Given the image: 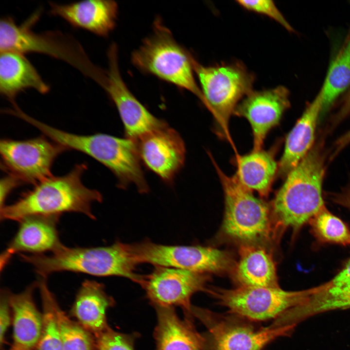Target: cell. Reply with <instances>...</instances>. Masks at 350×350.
<instances>
[{
	"label": "cell",
	"instance_id": "6da1fadb",
	"mask_svg": "<svg viewBox=\"0 0 350 350\" xmlns=\"http://www.w3.org/2000/svg\"><path fill=\"white\" fill-rule=\"evenodd\" d=\"M87 167L85 163L78 164L64 175H52L37 183L16 202L0 209L1 220L19 222L28 215L66 212L81 213L95 219L92 204L102 202L103 197L99 192L84 184L82 176Z\"/></svg>",
	"mask_w": 350,
	"mask_h": 350
},
{
	"label": "cell",
	"instance_id": "7a4b0ae2",
	"mask_svg": "<svg viewBox=\"0 0 350 350\" xmlns=\"http://www.w3.org/2000/svg\"><path fill=\"white\" fill-rule=\"evenodd\" d=\"M22 261L31 264L38 276L70 271L98 277L119 276L143 286L145 276L135 273L139 264L130 244L120 242L105 246L69 247L62 245L50 255L19 254Z\"/></svg>",
	"mask_w": 350,
	"mask_h": 350
},
{
	"label": "cell",
	"instance_id": "3957f363",
	"mask_svg": "<svg viewBox=\"0 0 350 350\" xmlns=\"http://www.w3.org/2000/svg\"><path fill=\"white\" fill-rule=\"evenodd\" d=\"M324 174L323 156L318 148H313L288 174L272 202L274 234L287 228L298 230L325 207Z\"/></svg>",
	"mask_w": 350,
	"mask_h": 350
},
{
	"label": "cell",
	"instance_id": "277c9868",
	"mask_svg": "<svg viewBox=\"0 0 350 350\" xmlns=\"http://www.w3.org/2000/svg\"><path fill=\"white\" fill-rule=\"evenodd\" d=\"M35 127L43 135L68 150L83 153L105 165L116 176L120 187L124 188L133 184L140 192H148V186L134 140L103 133L86 135L73 134L41 121L37 122Z\"/></svg>",
	"mask_w": 350,
	"mask_h": 350
},
{
	"label": "cell",
	"instance_id": "5b68a950",
	"mask_svg": "<svg viewBox=\"0 0 350 350\" xmlns=\"http://www.w3.org/2000/svg\"><path fill=\"white\" fill-rule=\"evenodd\" d=\"M212 160L224 193V233L242 244L269 239L274 231L269 206L243 186L235 175H227Z\"/></svg>",
	"mask_w": 350,
	"mask_h": 350
},
{
	"label": "cell",
	"instance_id": "8992f818",
	"mask_svg": "<svg viewBox=\"0 0 350 350\" xmlns=\"http://www.w3.org/2000/svg\"><path fill=\"white\" fill-rule=\"evenodd\" d=\"M192 56L158 20L152 35L133 52L132 61L141 71L190 91L205 105L204 96L194 79Z\"/></svg>",
	"mask_w": 350,
	"mask_h": 350
},
{
	"label": "cell",
	"instance_id": "52a82bcc",
	"mask_svg": "<svg viewBox=\"0 0 350 350\" xmlns=\"http://www.w3.org/2000/svg\"><path fill=\"white\" fill-rule=\"evenodd\" d=\"M205 105L213 114L217 133L230 140L229 120L240 100L253 89L254 77L241 63L204 66L192 56Z\"/></svg>",
	"mask_w": 350,
	"mask_h": 350
},
{
	"label": "cell",
	"instance_id": "ba28073f",
	"mask_svg": "<svg viewBox=\"0 0 350 350\" xmlns=\"http://www.w3.org/2000/svg\"><path fill=\"white\" fill-rule=\"evenodd\" d=\"M130 248L139 264L149 263L205 274L225 273L235 264L228 253L210 246L168 245L147 240L131 244Z\"/></svg>",
	"mask_w": 350,
	"mask_h": 350
},
{
	"label": "cell",
	"instance_id": "9c48e42d",
	"mask_svg": "<svg viewBox=\"0 0 350 350\" xmlns=\"http://www.w3.org/2000/svg\"><path fill=\"white\" fill-rule=\"evenodd\" d=\"M209 291L231 313L254 320H265L283 315L301 304L308 293V290L285 291L280 286H239Z\"/></svg>",
	"mask_w": 350,
	"mask_h": 350
},
{
	"label": "cell",
	"instance_id": "30bf717a",
	"mask_svg": "<svg viewBox=\"0 0 350 350\" xmlns=\"http://www.w3.org/2000/svg\"><path fill=\"white\" fill-rule=\"evenodd\" d=\"M67 150L43 135L24 140L4 139L0 142L3 169L23 183L34 185L52 175L54 160Z\"/></svg>",
	"mask_w": 350,
	"mask_h": 350
},
{
	"label": "cell",
	"instance_id": "8fae6325",
	"mask_svg": "<svg viewBox=\"0 0 350 350\" xmlns=\"http://www.w3.org/2000/svg\"><path fill=\"white\" fill-rule=\"evenodd\" d=\"M108 67L102 70L97 83L106 91L120 114L126 138L137 141L144 136L167 125L151 114L134 96L120 73L117 47L112 44L108 51Z\"/></svg>",
	"mask_w": 350,
	"mask_h": 350
},
{
	"label": "cell",
	"instance_id": "7c38bea8",
	"mask_svg": "<svg viewBox=\"0 0 350 350\" xmlns=\"http://www.w3.org/2000/svg\"><path fill=\"white\" fill-rule=\"evenodd\" d=\"M145 276L142 286L154 306H179L191 312V298L196 292L206 290L207 274L161 266Z\"/></svg>",
	"mask_w": 350,
	"mask_h": 350
},
{
	"label": "cell",
	"instance_id": "4fadbf2b",
	"mask_svg": "<svg viewBox=\"0 0 350 350\" xmlns=\"http://www.w3.org/2000/svg\"><path fill=\"white\" fill-rule=\"evenodd\" d=\"M35 13L25 22L18 25L11 17H4L0 21V51L15 52L22 54L28 52L43 53L61 59L79 68L74 50L60 41L62 35L54 33L36 34L31 25L38 19ZM75 55V54H74Z\"/></svg>",
	"mask_w": 350,
	"mask_h": 350
},
{
	"label": "cell",
	"instance_id": "5bb4252c",
	"mask_svg": "<svg viewBox=\"0 0 350 350\" xmlns=\"http://www.w3.org/2000/svg\"><path fill=\"white\" fill-rule=\"evenodd\" d=\"M288 89L282 86L261 91L252 90L238 104L233 114L245 118L253 136L252 151L262 150L268 132L278 125L290 105Z\"/></svg>",
	"mask_w": 350,
	"mask_h": 350
},
{
	"label": "cell",
	"instance_id": "9a60e30c",
	"mask_svg": "<svg viewBox=\"0 0 350 350\" xmlns=\"http://www.w3.org/2000/svg\"><path fill=\"white\" fill-rule=\"evenodd\" d=\"M191 313L208 328L213 350H261L272 340L288 334L294 329L280 322L255 330L228 321L214 322L210 314L198 308L192 307Z\"/></svg>",
	"mask_w": 350,
	"mask_h": 350
},
{
	"label": "cell",
	"instance_id": "2e32d148",
	"mask_svg": "<svg viewBox=\"0 0 350 350\" xmlns=\"http://www.w3.org/2000/svg\"><path fill=\"white\" fill-rule=\"evenodd\" d=\"M136 142L141 161L166 182H171L184 164V141L179 133L168 125Z\"/></svg>",
	"mask_w": 350,
	"mask_h": 350
},
{
	"label": "cell",
	"instance_id": "e0dca14e",
	"mask_svg": "<svg viewBox=\"0 0 350 350\" xmlns=\"http://www.w3.org/2000/svg\"><path fill=\"white\" fill-rule=\"evenodd\" d=\"M60 215L35 214L27 216L19 221L18 230L0 258V270L17 253L42 254L52 252L63 245L59 240L57 224Z\"/></svg>",
	"mask_w": 350,
	"mask_h": 350
},
{
	"label": "cell",
	"instance_id": "ac0fdd59",
	"mask_svg": "<svg viewBox=\"0 0 350 350\" xmlns=\"http://www.w3.org/2000/svg\"><path fill=\"white\" fill-rule=\"evenodd\" d=\"M51 14L58 16L73 27L105 36L114 28L118 4L111 0H88L58 4L50 2Z\"/></svg>",
	"mask_w": 350,
	"mask_h": 350
},
{
	"label": "cell",
	"instance_id": "d6986e66",
	"mask_svg": "<svg viewBox=\"0 0 350 350\" xmlns=\"http://www.w3.org/2000/svg\"><path fill=\"white\" fill-rule=\"evenodd\" d=\"M350 308V259L332 279L308 289L304 301L291 311L293 321L304 319L324 312Z\"/></svg>",
	"mask_w": 350,
	"mask_h": 350
},
{
	"label": "cell",
	"instance_id": "ffe728a7",
	"mask_svg": "<svg viewBox=\"0 0 350 350\" xmlns=\"http://www.w3.org/2000/svg\"><path fill=\"white\" fill-rule=\"evenodd\" d=\"M323 104V94L320 89L286 137L284 152L278 163L279 176L286 177L311 150Z\"/></svg>",
	"mask_w": 350,
	"mask_h": 350
},
{
	"label": "cell",
	"instance_id": "44dd1931",
	"mask_svg": "<svg viewBox=\"0 0 350 350\" xmlns=\"http://www.w3.org/2000/svg\"><path fill=\"white\" fill-rule=\"evenodd\" d=\"M33 88L41 94L50 90L24 54L11 51L0 52V92L13 104L20 92Z\"/></svg>",
	"mask_w": 350,
	"mask_h": 350
},
{
	"label": "cell",
	"instance_id": "7402d4cb",
	"mask_svg": "<svg viewBox=\"0 0 350 350\" xmlns=\"http://www.w3.org/2000/svg\"><path fill=\"white\" fill-rule=\"evenodd\" d=\"M37 285L36 282L20 293L9 295L13 315V347L19 350H34L41 335L42 315L33 298L34 289Z\"/></svg>",
	"mask_w": 350,
	"mask_h": 350
},
{
	"label": "cell",
	"instance_id": "603a6c76",
	"mask_svg": "<svg viewBox=\"0 0 350 350\" xmlns=\"http://www.w3.org/2000/svg\"><path fill=\"white\" fill-rule=\"evenodd\" d=\"M239 255L232 270L239 286H279L275 261L266 249L255 244H242Z\"/></svg>",
	"mask_w": 350,
	"mask_h": 350
},
{
	"label": "cell",
	"instance_id": "cb8c5ba5",
	"mask_svg": "<svg viewBox=\"0 0 350 350\" xmlns=\"http://www.w3.org/2000/svg\"><path fill=\"white\" fill-rule=\"evenodd\" d=\"M158 323L155 331L157 350H203L204 339L191 322L183 320L173 307L155 306Z\"/></svg>",
	"mask_w": 350,
	"mask_h": 350
},
{
	"label": "cell",
	"instance_id": "d4e9b609",
	"mask_svg": "<svg viewBox=\"0 0 350 350\" xmlns=\"http://www.w3.org/2000/svg\"><path fill=\"white\" fill-rule=\"evenodd\" d=\"M113 303L102 284L86 280L78 291L71 313L78 323L94 335L109 327L106 311Z\"/></svg>",
	"mask_w": 350,
	"mask_h": 350
},
{
	"label": "cell",
	"instance_id": "484cf974",
	"mask_svg": "<svg viewBox=\"0 0 350 350\" xmlns=\"http://www.w3.org/2000/svg\"><path fill=\"white\" fill-rule=\"evenodd\" d=\"M235 174L240 183L262 197L268 196L278 172V163L273 152L260 150L237 155Z\"/></svg>",
	"mask_w": 350,
	"mask_h": 350
},
{
	"label": "cell",
	"instance_id": "4316f807",
	"mask_svg": "<svg viewBox=\"0 0 350 350\" xmlns=\"http://www.w3.org/2000/svg\"><path fill=\"white\" fill-rule=\"evenodd\" d=\"M350 86V31L328 72L320 89L323 94L322 112Z\"/></svg>",
	"mask_w": 350,
	"mask_h": 350
},
{
	"label": "cell",
	"instance_id": "83f0119b",
	"mask_svg": "<svg viewBox=\"0 0 350 350\" xmlns=\"http://www.w3.org/2000/svg\"><path fill=\"white\" fill-rule=\"evenodd\" d=\"M43 306L42 333L36 350H64L54 309L55 300L47 284V278L39 277L37 281Z\"/></svg>",
	"mask_w": 350,
	"mask_h": 350
},
{
	"label": "cell",
	"instance_id": "f1b7e54d",
	"mask_svg": "<svg viewBox=\"0 0 350 350\" xmlns=\"http://www.w3.org/2000/svg\"><path fill=\"white\" fill-rule=\"evenodd\" d=\"M54 309L64 350H93L94 339L78 323L70 319L59 307L55 299Z\"/></svg>",
	"mask_w": 350,
	"mask_h": 350
},
{
	"label": "cell",
	"instance_id": "f546056e",
	"mask_svg": "<svg viewBox=\"0 0 350 350\" xmlns=\"http://www.w3.org/2000/svg\"><path fill=\"white\" fill-rule=\"evenodd\" d=\"M315 235L323 241L350 245V231L345 223L324 207L310 221Z\"/></svg>",
	"mask_w": 350,
	"mask_h": 350
},
{
	"label": "cell",
	"instance_id": "4dcf8cb0",
	"mask_svg": "<svg viewBox=\"0 0 350 350\" xmlns=\"http://www.w3.org/2000/svg\"><path fill=\"white\" fill-rule=\"evenodd\" d=\"M94 336L96 350H134L133 335L120 333L108 327Z\"/></svg>",
	"mask_w": 350,
	"mask_h": 350
},
{
	"label": "cell",
	"instance_id": "1f68e13d",
	"mask_svg": "<svg viewBox=\"0 0 350 350\" xmlns=\"http://www.w3.org/2000/svg\"><path fill=\"white\" fill-rule=\"evenodd\" d=\"M244 8L254 12L264 15L275 20L289 32H293L292 26L277 8L274 2L270 0H237Z\"/></svg>",
	"mask_w": 350,
	"mask_h": 350
},
{
	"label": "cell",
	"instance_id": "d6a6232c",
	"mask_svg": "<svg viewBox=\"0 0 350 350\" xmlns=\"http://www.w3.org/2000/svg\"><path fill=\"white\" fill-rule=\"evenodd\" d=\"M9 295L5 291L1 292L0 303V342L1 345L4 342L5 335L10 324Z\"/></svg>",
	"mask_w": 350,
	"mask_h": 350
},
{
	"label": "cell",
	"instance_id": "836d02e7",
	"mask_svg": "<svg viewBox=\"0 0 350 350\" xmlns=\"http://www.w3.org/2000/svg\"><path fill=\"white\" fill-rule=\"evenodd\" d=\"M23 183L15 176L8 175L1 179L0 182V206L4 207L5 200L10 193Z\"/></svg>",
	"mask_w": 350,
	"mask_h": 350
},
{
	"label": "cell",
	"instance_id": "e575fe53",
	"mask_svg": "<svg viewBox=\"0 0 350 350\" xmlns=\"http://www.w3.org/2000/svg\"><path fill=\"white\" fill-rule=\"evenodd\" d=\"M331 195L330 198L334 203L350 210V183L340 192Z\"/></svg>",
	"mask_w": 350,
	"mask_h": 350
},
{
	"label": "cell",
	"instance_id": "d590c367",
	"mask_svg": "<svg viewBox=\"0 0 350 350\" xmlns=\"http://www.w3.org/2000/svg\"><path fill=\"white\" fill-rule=\"evenodd\" d=\"M350 112V88L344 98L343 105L339 112L338 116L342 118Z\"/></svg>",
	"mask_w": 350,
	"mask_h": 350
},
{
	"label": "cell",
	"instance_id": "8d00e7d4",
	"mask_svg": "<svg viewBox=\"0 0 350 350\" xmlns=\"http://www.w3.org/2000/svg\"><path fill=\"white\" fill-rule=\"evenodd\" d=\"M350 143V130L338 139L336 142L337 151L340 150Z\"/></svg>",
	"mask_w": 350,
	"mask_h": 350
},
{
	"label": "cell",
	"instance_id": "74e56055",
	"mask_svg": "<svg viewBox=\"0 0 350 350\" xmlns=\"http://www.w3.org/2000/svg\"><path fill=\"white\" fill-rule=\"evenodd\" d=\"M19 350L17 349L16 348H15V347H13L12 348V349H11V350Z\"/></svg>",
	"mask_w": 350,
	"mask_h": 350
}]
</instances>
